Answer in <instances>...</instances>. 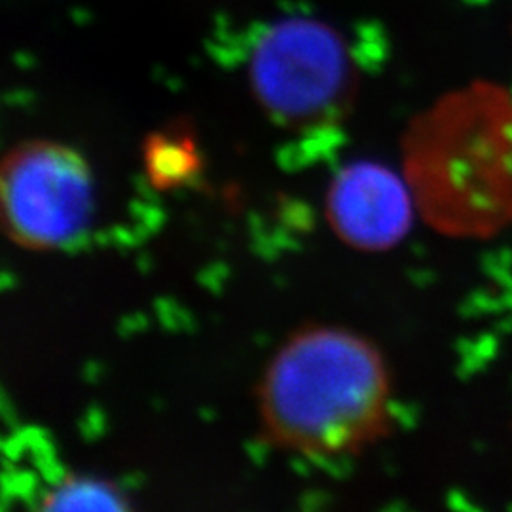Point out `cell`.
Masks as SVG:
<instances>
[{
    "mask_svg": "<svg viewBox=\"0 0 512 512\" xmlns=\"http://www.w3.org/2000/svg\"><path fill=\"white\" fill-rule=\"evenodd\" d=\"M256 391L262 439L302 458L357 456L393 425L384 353L342 327L296 330L268 361Z\"/></svg>",
    "mask_w": 512,
    "mask_h": 512,
    "instance_id": "cell-1",
    "label": "cell"
},
{
    "mask_svg": "<svg viewBox=\"0 0 512 512\" xmlns=\"http://www.w3.org/2000/svg\"><path fill=\"white\" fill-rule=\"evenodd\" d=\"M403 177L425 224L488 239L512 226V92L475 80L440 95L401 141Z\"/></svg>",
    "mask_w": 512,
    "mask_h": 512,
    "instance_id": "cell-2",
    "label": "cell"
},
{
    "mask_svg": "<svg viewBox=\"0 0 512 512\" xmlns=\"http://www.w3.org/2000/svg\"><path fill=\"white\" fill-rule=\"evenodd\" d=\"M249 80L258 105L291 129L338 124L355 95L342 40L308 19L281 21L262 35L251 54Z\"/></svg>",
    "mask_w": 512,
    "mask_h": 512,
    "instance_id": "cell-3",
    "label": "cell"
},
{
    "mask_svg": "<svg viewBox=\"0 0 512 512\" xmlns=\"http://www.w3.org/2000/svg\"><path fill=\"white\" fill-rule=\"evenodd\" d=\"M92 213V169L76 148L54 139H27L4 154L0 222L19 249H65L86 234Z\"/></svg>",
    "mask_w": 512,
    "mask_h": 512,
    "instance_id": "cell-4",
    "label": "cell"
},
{
    "mask_svg": "<svg viewBox=\"0 0 512 512\" xmlns=\"http://www.w3.org/2000/svg\"><path fill=\"white\" fill-rule=\"evenodd\" d=\"M418 213L403 175L376 162L344 165L325 194V217L334 236L361 253L399 245Z\"/></svg>",
    "mask_w": 512,
    "mask_h": 512,
    "instance_id": "cell-5",
    "label": "cell"
},
{
    "mask_svg": "<svg viewBox=\"0 0 512 512\" xmlns=\"http://www.w3.org/2000/svg\"><path fill=\"white\" fill-rule=\"evenodd\" d=\"M46 511H126V495L114 484L92 478L71 476L61 480L42 499Z\"/></svg>",
    "mask_w": 512,
    "mask_h": 512,
    "instance_id": "cell-6",
    "label": "cell"
},
{
    "mask_svg": "<svg viewBox=\"0 0 512 512\" xmlns=\"http://www.w3.org/2000/svg\"><path fill=\"white\" fill-rule=\"evenodd\" d=\"M150 181L158 186H175L188 179L196 167V150L186 139H173L167 135H154L145 152Z\"/></svg>",
    "mask_w": 512,
    "mask_h": 512,
    "instance_id": "cell-7",
    "label": "cell"
}]
</instances>
